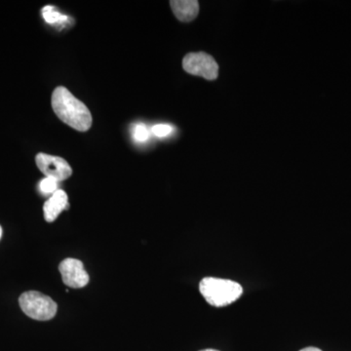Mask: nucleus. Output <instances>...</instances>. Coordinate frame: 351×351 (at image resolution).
Returning a JSON list of instances; mask_svg holds the SVG:
<instances>
[{
    "mask_svg": "<svg viewBox=\"0 0 351 351\" xmlns=\"http://www.w3.org/2000/svg\"><path fill=\"white\" fill-rule=\"evenodd\" d=\"M52 108L64 123L68 124L75 130L86 132L92 125L90 110L66 88L61 86L54 90L52 94Z\"/></svg>",
    "mask_w": 351,
    "mask_h": 351,
    "instance_id": "1",
    "label": "nucleus"
},
{
    "mask_svg": "<svg viewBox=\"0 0 351 351\" xmlns=\"http://www.w3.org/2000/svg\"><path fill=\"white\" fill-rule=\"evenodd\" d=\"M199 291L208 304L215 307L228 306L243 294V288L239 283L215 277L203 278L199 284Z\"/></svg>",
    "mask_w": 351,
    "mask_h": 351,
    "instance_id": "2",
    "label": "nucleus"
},
{
    "mask_svg": "<svg viewBox=\"0 0 351 351\" xmlns=\"http://www.w3.org/2000/svg\"><path fill=\"white\" fill-rule=\"evenodd\" d=\"M19 304L25 315L34 320L47 321L55 317L58 306L48 295L36 291L23 293Z\"/></svg>",
    "mask_w": 351,
    "mask_h": 351,
    "instance_id": "3",
    "label": "nucleus"
},
{
    "mask_svg": "<svg viewBox=\"0 0 351 351\" xmlns=\"http://www.w3.org/2000/svg\"><path fill=\"white\" fill-rule=\"evenodd\" d=\"M182 68L189 75L201 76L207 80L218 77L219 66L213 57L207 53H189L182 60Z\"/></svg>",
    "mask_w": 351,
    "mask_h": 351,
    "instance_id": "4",
    "label": "nucleus"
},
{
    "mask_svg": "<svg viewBox=\"0 0 351 351\" xmlns=\"http://www.w3.org/2000/svg\"><path fill=\"white\" fill-rule=\"evenodd\" d=\"M36 162L38 169L46 178H52L57 182H63L73 174L71 166L62 157L38 154L36 157Z\"/></svg>",
    "mask_w": 351,
    "mask_h": 351,
    "instance_id": "5",
    "label": "nucleus"
},
{
    "mask_svg": "<svg viewBox=\"0 0 351 351\" xmlns=\"http://www.w3.org/2000/svg\"><path fill=\"white\" fill-rule=\"evenodd\" d=\"M63 282L69 288H83L89 283L90 277L83 267L82 261L66 258L59 265Z\"/></svg>",
    "mask_w": 351,
    "mask_h": 351,
    "instance_id": "6",
    "label": "nucleus"
},
{
    "mask_svg": "<svg viewBox=\"0 0 351 351\" xmlns=\"http://www.w3.org/2000/svg\"><path fill=\"white\" fill-rule=\"evenodd\" d=\"M69 208L68 195L64 191L58 189L56 193H53L49 199L44 203V219L48 223H53L62 212L68 210Z\"/></svg>",
    "mask_w": 351,
    "mask_h": 351,
    "instance_id": "7",
    "label": "nucleus"
},
{
    "mask_svg": "<svg viewBox=\"0 0 351 351\" xmlns=\"http://www.w3.org/2000/svg\"><path fill=\"white\" fill-rule=\"evenodd\" d=\"M170 6L177 19L181 22H191L199 12V3L196 0H173L170 1Z\"/></svg>",
    "mask_w": 351,
    "mask_h": 351,
    "instance_id": "8",
    "label": "nucleus"
},
{
    "mask_svg": "<svg viewBox=\"0 0 351 351\" xmlns=\"http://www.w3.org/2000/svg\"><path fill=\"white\" fill-rule=\"evenodd\" d=\"M43 16L46 23L50 25L61 24L69 20L68 16L58 12L54 6H45L43 9Z\"/></svg>",
    "mask_w": 351,
    "mask_h": 351,
    "instance_id": "9",
    "label": "nucleus"
},
{
    "mask_svg": "<svg viewBox=\"0 0 351 351\" xmlns=\"http://www.w3.org/2000/svg\"><path fill=\"white\" fill-rule=\"evenodd\" d=\"M58 184L59 182H57L56 180L52 179V178H45L39 182V189L45 195H53L58 191Z\"/></svg>",
    "mask_w": 351,
    "mask_h": 351,
    "instance_id": "10",
    "label": "nucleus"
},
{
    "mask_svg": "<svg viewBox=\"0 0 351 351\" xmlns=\"http://www.w3.org/2000/svg\"><path fill=\"white\" fill-rule=\"evenodd\" d=\"M133 138L138 143H144L149 140V132L147 130V126L143 123H138L134 127Z\"/></svg>",
    "mask_w": 351,
    "mask_h": 351,
    "instance_id": "11",
    "label": "nucleus"
},
{
    "mask_svg": "<svg viewBox=\"0 0 351 351\" xmlns=\"http://www.w3.org/2000/svg\"><path fill=\"white\" fill-rule=\"evenodd\" d=\"M152 133L158 138H164L169 136L173 132V127L168 125V124H157V125L152 127Z\"/></svg>",
    "mask_w": 351,
    "mask_h": 351,
    "instance_id": "12",
    "label": "nucleus"
},
{
    "mask_svg": "<svg viewBox=\"0 0 351 351\" xmlns=\"http://www.w3.org/2000/svg\"><path fill=\"white\" fill-rule=\"evenodd\" d=\"M300 351H322L317 348H313V346H309V348H302V350Z\"/></svg>",
    "mask_w": 351,
    "mask_h": 351,
    "instance_id": "13",
    "label": "nucleus"
},
{
    "mask_svg": "<svg viewBox=\"0 0 351 351\" xmlns=\"http://www.w3.org/2000/svg\"><path fill=\"white\" fill-rule=\"evenodd\" d=\"M200 351H219V350H212V348H208V350H200Z\"/></svg>",
    "mask_w": 351,
    "mask_h": 351,
    "instance_id": "14",
    "label": "nucleus"
},
{
    "mask_svg": "<svg viewBox=\"0 0 351 351\" xmlns=\"http://www.w3.org/2000/svg\"><path fill=\"white\" fill-rule=\"evenodd\" d=\"M1 235H2V228H1V226H0V239H1Z\"/></svg>",
    "mask_w": 351,
    "mask_h": 351,
    "instance_id": "15",
    "label": "nucleus"
}]
</instances>
